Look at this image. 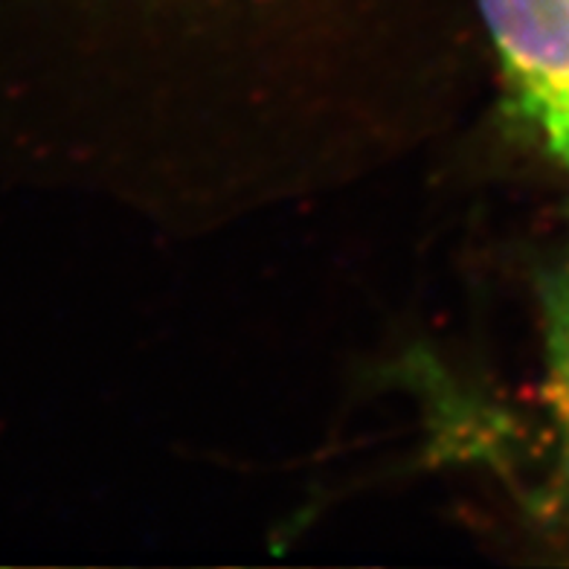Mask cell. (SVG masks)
<instances>
[{
    "label": "cell",
    "mask_w": 569,
    "mask_h": 569,
    "mask_svg": "<svg viewBox=\"0 0 569 569\" xmlns=\"http://www.w3.org/2000/svg\"><path fill=\"white\" fill-rule=\"evenodd\" d=\"M480 12L511 97L569 113V0H480Z\"/></svg>",
    "instance_id": "cell-1"
},
{
    "label": "cell",
    "mask_w": 569,
    "mask_h": 569,
    "mask_svg": "<svg viewBox=\"0 0 569 569\" xmlns=\"http://www.w3.org/2000/svg\"><path fill=\"white\" fill-rule=\"evenodd\" d=\"M543 302V401L555 433V468L549 509L569 529V253L549 270Z\"/></svg>",
    "instance_id": "cell-2"
}]
</instances>
